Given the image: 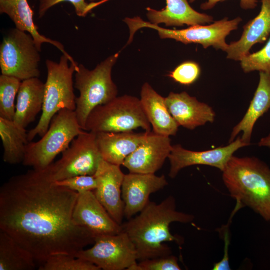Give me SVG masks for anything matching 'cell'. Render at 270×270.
<instances>
[{"instance_id":"obj_1","label":"cell","mask_w":270,"mask_h":270,"mask_svg":"<svg viewBox=\"0 0 270 270\" xmlns=\"http://www.w3.org/2000/svg\"><path fill=\"white\" fill-rule=\"evenodd\" d=\"M78 196L51 181L45 169L14 176L0 188V230L40 266L54 255L75 256L94 244L96 237L73 221Z\"/></svg>"},{"instance_id":"obj_2","label":"cell","mask_w":270,"mask_h":270,"mask_svg":"<svg viewBox=\"0 0 270 270\" xmlns=\"http://www.w3.org/2000/svg\"><path fill=\"white\" fill-rule=\"evenodd\" d=\"M194 218L193 215L178 211L175 198L170 196L160 204L150 201L138 216L121 226L135 246L140 262L172 254L171 248L165 242L182 245L184 239L172 234L170 225L174 222L190 223Z\"/></svg>"},{"instance_id":"obj_3","label":"cell","mask_w":270,"mask_h":270,"mask_svg":"<svg viewBox=\"0 0 270 270\" xmlns=\"http://www.w3.org/2000/svg\"><path fill=\"white\" fill-rule=\"evenodd\" d=\"M222 172L224 184L236 202L234 214L248 206L270 222V168L255 157L234 156Z\"/></svg>"},{"instance_id":"obj_4","label":"cell","mask_w":270,"mask_h":270,"mask_svg":"<svg viewBox=\"0 0 270 270\" xmlns=\"http://www.w3.org/2000/svg\"><path fill=\"white\" fill-rule=\"evenodd\" d=\"M68 58L63 54L58 62L48 60L46 62L48 76L45 83L42 114L37 125L28 132V140L42 137L47 132L54 116L60 110L76 109L73 77L78 65L69 64Z\"/></svg>"},{"instance_id":"obj_5","label":"cell","mask_w":270,"mask_h":270,"mask_svg":"<svg viewBox=\"0 0 270 270\" xmlns=\"http://www.w3.org/2000/svg\"><path fill=\"white\" fill-rule=\"evenodd\" d=\"M119 56L118 52L109 56L92 70L78 64L75 72L74 87L80 92V96L76 99L75 112L84 130L92 110L118 96V89L112 80V72Z\"/></svg>"},{"instance_id":"obj_6","label":"cell","mask_w":270,"mask_h":270,"mask_svg":"<svg viewBox=\"0 0 270 270\" xmlns=\"http://www.w3.org/2000/svg\"><path fill=\"white\" fill-rule=\"evenodd\" d=\"M83 130L75 110H60L52 118L42 138L36 142H28L23 165L38 170L46 168Z\"/></svg>"},{"instance_id":"obj_7","label":"cell","mask_w":270,"mask_h":270,"mask_svg":"<svg viewBox=\"0 0 270 270\" xmlns=\"http://www.w3.org/2000/svg\"><path fill=\"white\" fill-rule=\"evenodd\" d=\"M151 126L140 99L124 95L94 109L87 118L84 130L120 132L142 128L150 132Z\"/></svg>"},{"instance_id":"obj_8","label":"cell","mask_w":270,"mask_h":270,"mask_svg":"<svg viewBox=\"0 0 270 270\" xmlns=\"http://www.w3.org/2000/svg\"><path fill=\"white\" fill-rule=\"evenodd\" d=\"M242 21L240 17L232 20L226 18L208 26L196 25L183 30H169L146 22L138 16L124 20L130 32L128 44L132 42L138 30L150 28L157 31L162 39H173L184 44H198L204 48L212 46L224 52L226 51L228 46L226 41V36L238 28Z\"/></svg>"},{"instance_id":"obj_9","label":"cell","mask_w":270,"mask_h":270,"mask_svg":"<svg viewBox=\"0 0 270 270\" xmlns=\"http://www.w3.org/2000/svg\"><path fill=\"white\" fill-rule=\"evenodd\" d=\"M31 34L16 28L4 38L0 46L2 74L21 81L39 78L40 56Z\"/></svg>"},{"instance_id":"obj_10","label":"cell","mask_w":270,"mask_h":270,"mask_svg":"<svg viewBox=\"0 0 270 270\" xmlns=\"http://www.w3.org/2000/svg\"><path fill=\"white\" fill-rule=\"evenodd\" d=\"M102 159L96 132L83 130L62 153V158L44 169L52 182L78 176H93Z\"/></svg>"},{"instance_id":"obj_11","label":"cell","mask_w":270,"mask_h":270,"mask_svg":"<svg viewBox=\"0 0 270 270\" xmlns=\"http://www.w3.org/2000/svg\"><path fill=\"white\" fill-rule=\"evenodd\" d=\"M74 256L104 270H130L138 261L135 246L124 232L96 236L92 247L84 249Z\"/></svg>"},{"instance_id":"obj_12","label":"cell","mask_w":270,"mask_h":270,"mask_svg":"<svg viewBox=\"0 0 270 270\" xmlns=\"http://www.w3.org/2000/svg\"><path fill=\"white\" fill-rule=\"evenodd\" d=\"M248 146L240 138L227 146L202 152L186 150L180 144L172 146L168 158L170 166L168 176L174 178L182 169L195 165L210 166L223 172L234 154Z\"/></svg>"},{"instance_id":"obj_13","label":"cell","mask_w":270,"mask_h":270,"mask_svg":"<svg viewBox=\"0 0 270 270\" xmlns=\"http://www.w3.org/2000/svg\"><path fill=\"white\" fill-rule=\"evenodd\" d=\"M120 166L102 159L94 174L97 187L94 192L112 218L121 225L124 216L122 188L125 174Z\"/></svg>"},{"instance_id":"obj_14","label":"cell","mask_w":270,"mask_h":270,"mask_svg":"<svg viewBox=\"0 0 270 270\" xmlns=\"http://www.w3.org/2000/svg\"><path fill=\"white\" fill-rule=\"evenodd\" d=\"M72 219L76 225L88 230L95 236L122 232L121 225L112 218L94 191L78 194Z\"/></svg>"},{"instance_id":"obj_15","label":"cell","mask_w":270,"mask_h":270,"mask_svg":"<svg viewBox=\"0 0 270 270\" xmlns=\"http://www.w3.org/2000/svg\"><path fill=\"white\" fill-rule=\"evenodd\" d=\"M172 148L170 136L148 132L144 141L122 166L131 173L156 174L168 158Z\"/></svg>"},{"instance_id":"obj_16","label":"cell","mask_w":270,"mask_h":270,"mask_svg":"<svg viewBox=\"0 0 270 270\" xmlns=\"http://www.w3.org/2000/svg\"><path fill=\"white\" fill-rule=\"evenodd\" d=\"M164 175L131 173L125 174L122 188L124 216L129 220L141 212L150 202V196L168 185Z\"/></svg>"},{"instance_id":"obj_17","label":"cell","mask_w":270,"mask_h":270,"mask_svg":"<svg viewBox=\"0 0 270 270\" xmlns=\"http://www.w3.org/2000/svg\"><path fill=\"white\" fill-rule=\"evenodd\" d=\"M168 109L179 126L190 130L214 122L216 114L207 104L186 92H171L165 98Z\"/></svg>"},{"instance_id":"obj_18","label":"cell","mask_w":270,"mask_h":270,"mask_svg":"<svg viewBox=\"0 0 270 270\" xmlns=\"http://www.w3.org/2000/svg\"><path fill=\"white\" fill-rule=\"evenodd\" d=\"M259 14L244 27L240 38L228 44L226 52L227 58L240 60L250 54L252 47L256 44H263L270 36V0H262Z\"/></svg>"},{"instance_id":"obj_19","label":"cell","mask_w":270,"mask_h":270,"mask_svg":"<svg viewBox=\"0 0 270 270\" xmlns=\"http://www.w3.org/2000/svg\"><path fill=\"white\" fill-rule=\"evenodd\" d=\"M0 14H6L14 22L16 28L31 34L40 52L44 43L51 44L58 48L75 66L78 64L68 54L64 45L58 41L53 40L41 34L34 20V12L28 0H0Z\"/></svg>"},{"instance_id":"obj_20","label":"cell","mask_w":270,"mask_h":270,"mask_svg":"<svg viewBox=\"0 0 270 270\" xmlns=\"http://www.w3.org/2000/svg\"><path fill=\"white\" fill-rule=\"evenodd\" d=\"M166 6L162 10L146 8V16L150 22L167 26H194L212 22L214 18L198 12L190 5L188 0H166Z\"/></svg>"},{"instance_id":"obj_21","label":"cell","mask_w":270,"mask_h":270,"mask_svg":"<svg viewBox=\"0 0 270 270\" xmlns=\"http://www.w3.org/2000/svg\"><path fill=\"white\" fill-rule=\"evenodd\" d=\"M148 132H96L97 144L102 159L110 164L122 166L144 141Z\"/></svg>"},{"instance_id":"obj_22","label":"cell","mask_w":270,"mask_h":270,"mask_svg":"<svg viewBox=\"0 0 270 270\" xmlns=\"http://www.w3.org/2000/svg\"><path fill=\"white\" fill-rule=\"evenodd\" d=\"M140 100L153 132L168 136L176 134L180 126L169 112L165 98L148 82L142 88Z\"/></svg>"},{"instance_id":"obj_23","label":"cell","mask_w":270,"mask_h":270,"mask_svg":"<svg viewBox=\"0 0 270 270\" xmlns=\"http://www.w3.org/2000/svg\"><path fill=\"white\" fill-rule=\"evenodd\" d=\"M45 84L38 78L22 82L18 94L13 121L18 126L26 128L34 122L42 110Z\"/></svg>"},{"instance_id":"obj_24","label":"cell","mask_w":270,"mask_h":270,"mask_svg":"<svg viewBox=\"0 0 270 270\" xmlns=\"http://www.w3.org/2000/svg\"><path fill=\"white\" fill-rule=\"evenodd\" d=\"M270 109V74L260 72V80L254 96L242 120L234 128L229 143L241 132L243 142L249 145L257 120Z\"/></svg>"},{"instance_id":"obj_25","label":"cell","mask_w":270,"mask_h":270,"mask_svg":"<svg viewBox=\"0 0 270 270\" xmlns=\"http://www.w3.org/2000/svg\"><path fill=\"white\" fill-rule=\"evenodd\" d=\"M0 136L4 152L3 160L10 164L23 162L28 140V132L13 120L0 118Z\"/></svg>"},{"instance_id":"obj_26","label":"cell","mask_w":270,"mask_h":270,"mask_svg":"<svg viewBox=\"0 0 270 270\" xmlns=\"http://www.w3.org/2000/svg\"><path fill=\"white\" fill-rule=\"evenodd\" d=\"M37 264L27 250L0 230V270H34Z\"/></svg>"},{"instance_id":"obj_27","label":"cell","mask_w":270,"mask_h":270,"mask_svg":"<svg viewBox=\"0 0 270 270\" xmlns=\"http://www.w3.org/2000/svg\"><path fill=\"white\" fill-rule=\"evenodd\" d=\"M22 81L16 78L0 76V118L13 120L15 114V100Z\"/></svg>"},{"instance_id":"obj_28","label":"cell","mask_w":270,"mask_h":270,"mask_svg":"<svg viewBox=\"0 0 270 270\" xmlns=\"http://www.w3.org/2000/svg\"><path fill=\"white\" fill-rule=\"evenodd\" d=\"M40 270H100L93 263L74 256L58 254L52 256L40 266Z\"/></svg>"},{"instance_id":"obj_29","label":"cell","mask_w":270,"mask_h":270,"mask_svg":"<svg viewBox=\"0 0 270 270\" xmlns=\"http://www.w3.org/2000/svg\"><path fill=\"white\" fill-rule=\"evenodd\" d=\"M240 62L241 67L246 73L258 71L270 74V36L262 50L255 53L250 54Z\"/></svg>"},{"instance_id":"obj_30","label":"cell","mask_w":270,"mask_h":270,"mask_svg":"<svg viewBox=\"0 0 270 270\" xmlns=\"http://www.w3.org/2000/svg\"><path fill=\"white\" fill-rule=\"evenodd\" d=\"M200 74L199 65L193 62H186L178 66L168 76L174 82L189 86L196 81Z\"/></svg>"},{"instance_id":"obj_31","label":"cell","mask_w":270,"mask_h":270,"mask_svg":"<svg viewBox=\"0 0 270 270\" xmlns=\"http://www.w3.org/2000/svg\"><path fill=\"white\" fill-rule=\"evenodd\" d=\"M38 18H42L52 7L63 2H70L74 8L76 14L80 17H85L88 12L98 4V2L88 4L86 0H38Z\"/></svg>"},{"instance_id":"obj_32","label":"cell","mask_w":270,"mask_h":270,"mask_svg":"<svg viewBox=\"0 0 270 270\" xmlns=\"http://www.w3.org/2000/svg\"><path fill=\"white\" fill-rule=\"evenodd\" d=\"M178 258L172 254L140 261L130 270H180Z\"/></svg>"},{"instance_id":"obj_33","label":"cell","mask_w":270,"mask_h":270,"mask_svg":"<svg viewBox=\"0 0 270 270\" xmlns=\"http://www.w3.org/2000/svg\"><path fill=\"white\" fill-rule=\"evenodd\" d=\"M54 182L57 186L68 188L78 194L94 191L97 187L96 180L94 175L78 176Z\"/></svg>"},{"instance_id":"obj_34","label":"cell","mask_w":270,"mask_h":270,"mask_svg":"<svg viewBox=\"0 0 270 270\" xmlns=\"http://www.w3.org/2000/svg\"><path fill=\"white\" fill-rule=\"evenodd\" d=\"M192 3L197 0H189ZM226 0H208L204 3L202 4L200 8L204 10H209L214 8L216 5L220 2ZM240 6L244 10H252L257 6L258 0H240Z\"/></svg>"},{"instance_id":"obj_35","label":"cell","mask_w":270,"mask_h":270,"mask_svg":"<svg viewBox=\"0 0 270 270\" xmlns=\"http://www.w3.org/2000/svg\"><path fill=\"white\" fill-rule=\"evenodd\" d=\"M224 253L222 260L214 264L213 270H229L230 268L229 264V258L228 254V246L230 245L229 236L228 232L224 236Z\"/></svg>"},{"instance_id":"obj_36","label":"cell","mask_w":270,"mask_h":270,"mask_svg":"<svg viewBox=\"0 0 270 270\" xmlns=\"http://www.w3.org/2000/svg\"><path fill=\"white\" fill-rule=\"evenodd\" d=\"M260 146L270 148V134L266 137L262 138L258 142Z\"/></svg>"},{"instance_id":"obj_37","label":"cell","mask_w":270,"mask_h":270,"mask_svg":"<svg viewBox=\"0 0 270 270\" xmlns=\"http://www.w3.org/2000/svg\"><path fill=\"white\" fill-rule=\"evenodd\" d=\"M92 2H99L101 0H90Z\"/></svg>"}]
</instances>
